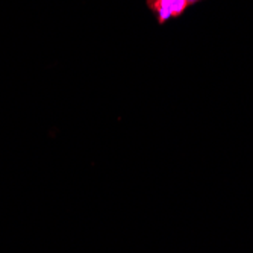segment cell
I'll use <instances>...</instances> for the list:
<instances>
[{
    "mask_svg": "<svg viewBox=\"0 0 253 253\" xmlns=\"http://www.w3.org/2000/svg\"><path fill=\"white\" fill-rule=\"evenodd\" d=\"M147 5L161 25L170 18L180 17L190 6L187 0H147Z\"/></svg>",
    "mask_w": 253,
    "mask_h": 253,
    "instance_id": "1",
    "label": "cell"
},
{
    "mask_svg": "<svg viewBox=\"0 0 253 253\" xmlns=\"http://www.w3.org/2000/svg\"><path fill=\"white\" fill-rule=\"evenodd\" d=\"M188 2V5H193V3H197V2H200V0H187Z\"/></svg>",
    "mask_w": 253,
    "mask_h": 253,
    "instance_id": "2",
    "label": "cell"
}]
</instances>
